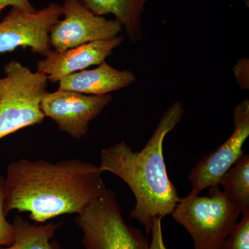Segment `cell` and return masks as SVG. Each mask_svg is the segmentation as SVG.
Segmentation results:
<instances>
[{
    "label": "cell",
    "instance_id": "obj_17",
    "mask_svg": "<svg viewBox=\"0 0 249 249\" xmlns=\"http://www.w3.org/2000/svg\"><path fill=\"white\" fill-rule=\"evenodd\" d=\"M249 61L248 58L237 60L233 68L234 75L237 84L241 89H248L249 88Z\"/></svg>",
    "mask_w": 249,
    "mask_h": 249
},
{
    "label": "cell",
    "instance_id": "obj_10",
    "mask_svg": "<svg viewBox=\"0 0 249 249\" xmlns=\"http://www.w3.org/2000/svg\"><path fill=\"white\" fill-rule=\"evenodd\" d=\"M122 35L108 40L94 41L85 45L67 49L62 52L53 50L39 60L37 71L43 73L48 81L59 83L71 73L85 70L90 66L101 65L112 55L116 47L124 42Z\"/></svg>",
    "mask_w": 249,
    "mask_h": 249
},
{
    "label": "cell",
    "instance_id": "obj_7",
    "mask_svg": "<svg viewBox=\"0 0 249 249\" xmlns=\"http://www.w3.org/2000/svg\"><path fill=\"white\" fill-rule=\"evenodd\" d=\"M62 6L64 19H59L49 32L54 52L113 38L120 35L124 29L119 21L93 14L76 0H65Z\"/></svg>",
    "mask_w": 249,
    "mask_h": 249
},
{
    "label": "cell",
    "instance_id": "obj_16",
    "mask_svg": "<svg viewBox=\"0 0 249 249\" xmlns=\"http://www.w3.org/2000/svg\"><path fill=\"white\" fill-rule=\"evenodd\" d=\"M4 178L0 176V247H7L14 242L16 231L12 223L6 219L4 213Z\"/></svg>",
    "mask_w": 249,
    "mask_h": 249
},
{
    "label": "cell",
    "instance_id": "obj_14",
    "mask_svg": "<svg viewBox=\"0 0 249 249\" xmlns=\"http://www.w3.org/2000/svg\"><path fill=\"white\" fill-rule=\"evenodd\" d=\"M219 186L235 204L241 215L249 211V155L244 154L221 178Z\"/></svg>",
    "mask_w": 249,
    "mask_h": 249
},
{
    "label": "cell",
    "instance_id": "obj_9",
    "mask_svg": "<svg viewBox=\"0 0 249 249\" xmlns=\"http://www.w3.org/2000/svg\"><path fill=\"white\" fill-rule=\"evenodd\" d=\"M111 94L87 95L73 91L58 89L46 93L41 103L45 117L55 123L59 130L73 139L86 136L89 124L101 114L111 101Z\"/></svg>",
    "mask_w": 249,
    "mask_h": 249
},
{
    "label": "cell",
    "instance_id": "obj_6",
    "mask_svg": "<svg viewBox=\"0 0 249 249\" xmlns=\"http://www.w3.org/2000/svg\"><path fill=\"white\" fill-rule=\"evenodd\" d=\"M62 13V5L57 3L34 12L12 8L0 22V53L29 47L34 53L47 56L52 51L49 32Z\"/></svg>",
    "mask_w": 249,
    "mask_h": 249
},
{
    "label": "cell",
    "instance_id": "obj_13",
    "mask_svg": "<svg viewBox=\"0 0 249 249\" xmlns=\"http://www.w3.org/2000/svg\"><path fill=\"white\" fill-rule=\"evenodd\" d=\"M16 237L11 245L0 249H58L60 244L52 240L62 223L31 224L20 216L13 221Z\"/></svg>",
    "mask_w": 249,
    "mask_h": 249
},
{
    "label": "cell",
    "instance_id": "obj_15",
    "mask_svg": "<svg viewBox=\"0 0 249 249\" xmlns=\"http://www.w3.org/2000/svg\"><path fill=\"white\" fill-rule=\"evenodd\" d=\"M220 249H249V211L242 214V219L237 222Z\"/></svg>",
    "mask_w": 249,
    "mask_h": 249
},
{
    "label": "cell",
    "instance_id": "obj_20",
    "mask_svg": "<svg viewBox=\"0 0 249 249\" xmlns=\"http://www.w3.org/2000/svg\"><path fill=\"white\" fill-rule=\"evenodd\" d=\"M6 78H0V98L2 96L3 92H4L5 87H6Z\"/></svg>",
    "mask_w": 249,
    "mask_h": 249
},
{
    "label": "cell",
    "instance_id": "obj_18",
    "mask_svg": "<svg viewBox=\"0 0 249 249\" xmlns=\"http://www.w3.org/2000/svg\"><path fill=\"white\" fill-rule=\"evenodd\" d=\"M152 240L147 249H168L164 243L162 229V219L156 218L152 224Z\"/></svg>",
    "mask_w": 249,
    "mask_h": 249
},
{
    "label": "cell",
    "instance_id": "obj_3",
    "mask_svg": "<svg viewBox=\"0 0 249 249\" xmlns=\"http://www.w3.org/2000/svg\"><path fill=\"white\" fill-rule=\"evenodd\" d=\"M207 196L180 198L171 215L191 235L195 249H220L238 222V208L219 188Z\"/></svg>",
    "mask_w": 249,
    "mask_h": 249
},
{
    "label": "cell",
    "instance_id": "obj_21",
    "mask_svg": "<svg viewBox=\"0 0 249 249\" xmlns=\"http://www.w3.org/2000/svg\"><path fill=\"white\" fill-rule=\"evenodd\" d=\"M58 249H66L63 248V247H62L61 246H60V247H59Z\"/></svg>",
    "mask_w": 249,
    "mask_h": 249
},
{
    "label": "cell",
    "instance_id": "obj_1",
    "mask_svg": "<svg viewBox=\"0 0 249 249\" xmlns=\"http://www.w3.org/2000/svg\"><path fill=\"white\" fill-rule=\"evenodd\" d=\"M99 167L78 159L51 163L23 158L10 163L4 178V213H29L45 223L79 214L106 188Z\"/></svg>",
    "mask_w": 249,
    "mask_h": 249
},
{
    "label": "cell",
    "instance_id": "obj_4",
    "mask_svg": "<svg viewBox=\"0 0 249 249\" xmlns=\"http://www.w3.org/2000/svg\"><path fill=\"white\" fill-rule=\"evenodd\" d=\"M4 73L6 83L0 98V139L44 121L41 103L49 82L43 73L33 72L16 60L6 64Z\"/></svg>",
    "mask_w": 249,
    "mask_h": 249
},
{
    "label": "cell",
    "instance_id": "obj_12",
    "mask_svg": "<svg viewBox=\"0 0 249 249\" xmlns=\"http://www.w3.org/2000/svg\"><path fill=\"white\" fill-rule=\"evenodd\" d=\"M93 14H112L122 24L129 40L137 43L142 38V15L149 0H76Z\"/></svg>",
    "mask_w": 249,
    "mask_h": 249
},
{
    "label": "cell",
    "instance_id": "obj_8",
    "mask_svg": "<svg viewBox=\"0 0 249 249\" xmlns=\"http://www.w3.org/2000/svg\"><path fill=\"white\" fill-rule=\"evenodd\" d=\"M233 132L215 150L201 158L192 169L188 178L190 196H198L206 188L219 186L224 174L245 153L242 147L249 136V101L239 103L233 111Z\"/></svg>",
    "mask_w": 249,
    "mask_h": 249
},
{
    "label": "cell",
    "instance_id": "obj_19",
    "mask_svg": "<svg viewBox=\"0 0 249 249\" xmlns=\"http://www.w3.org/2000/svg\"><path fill=\"white\" fill-rule=\"evenodd\" d=\"M7 6H11L26 12H34L36 11L29 0H0V15Z\"/></svg>",
    "mask_w": 249,
    "mask_h": 249
},
{
    "label": "cell",
    "instance_id": "obj_2",
    "mask_svg": "<svg viewBox=\"0 0 249 249\" xmlns=\"http://www.w3.org/2000/svg\"><path fill=\"white\" fill-rule=\"evenodd\" d=\"M185 110L180 101L163 112L155 132L145 146L134 152L124 142H116L101 152L99 168L119 177L133 193L136 204L130 217L151 232L156 218L171 214L180 198L167 173L163 152L167 134L179 124Z\"/></svg>",
    "mask_w": 249,
    "mask_h": 249
},
{
    "label": "cell",
    "instance_id": "obj_11",
    "mask_svg": "<svg viewBox=\"0 0 249 249\" xmlns=\"http://www.w3.org/2000/svg\"><path fill=\"white\" fill-rule=\"evenodd\" d=\"M136 78L133 71L116 70L105 61L93 70H82L62 78L58 89L93 96L110 94L133 84Z\"/></svg>",
    "mask_w": 249,
    "mask_h": 249
},
{
    "label": "cell",
    "instance_id": "obj_5",
    "mask_svg": "<svg viewBox=\"0 0 249 249\" xmlns=\"http://www.w3.org/2000/svg\"><path fill=\"white\" fill-rule=\"evenodd\" d=\"M83 233L85 249H147L148 240L140 229L124 222L115 193L103 191L75 219Z\"/></svg>",
    "mask_w": 249,
    "mask_h": 249
}]
</instances>
